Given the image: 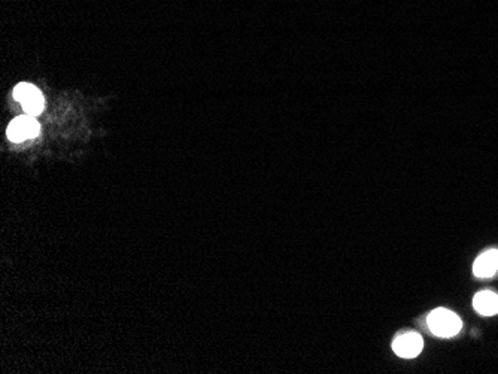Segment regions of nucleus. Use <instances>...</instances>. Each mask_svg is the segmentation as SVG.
Instances as JSON below:
<instances>
[{"label":"nucleus","instance_id":"f257e3e1","mask_svg":"<svg viewBox=\"0 0 498 374\" xmlns=\"http://www.w3.org/2000/svg\"><path fill=\"white\" fill-rule=\"evenodd\" d=\"M427 323L432 334L445 338L457 336L462 328V321L460 316L443 307L432 311L427 318Z\"/></svg>","mask_w":498,"mask_h":374},{"label":"nucleus","instance_id":"f03ea898","mask_svg":"<svg viewBox=\"0 0 498 374\" xmlns=\"http://www.w3.org/2000/svg\"><path fill=\"white\" fill-rule=\"evenodd\" d=\"M14 97H15V100L23 105L24 110L27 112V115H31V117L39 115L43 109V105H45L43 95L41 94V91L36 87H33L31 84H27V83L19 84L17 87L14 88Z\"/></svg>","mask_w":498,"mask_h":374},{"label":"nucleus","instance_id":"7ed1b4c3","mask_svg":"<svg viewBox=\"0 0 498 374\" xmlns=\"http://www.w3.org/2000/svg\"><path fill=\"white\" fill-rule=\"evenodd\" d=\"M38 133H39V123L31 115L15 118L8 127V137L12 142H24L27 139L36 137Z\"/></svg>","mask_w":498,"mask_h":374},{"label":"nucleus","instance_id":"20e7f679","mask_svg":"<svg viewBox=\"0 0 498 374\" xmlns=\"http://www.w3.org/2000/svg\"><path fill=\"white\" fill-rule=\"evenodd\" d=\"M422 348H424V341H422V337L417 333L401 334L394 340L393 343V350L400 358H415L421 353Z\"/></svg>","mask_w":498,"mask_h":374},{"label":"nucleus","instance_id":"39448f33","mask_svg":"<svg viewBox=\"0 0 498 374\" xmlns=\"http://www.w3.org/2000/svg\"><path fill=\"white\" fill-rule=\"evenodd\" d=\"M498 271V251L491 249L482 254L473 266V273L477 278H491Z\"/></svg>","mask_w":498,"mask_h":374},{"label":"nucleus","instance_id":"423d86ee","mask_svg":"<svg viewBox=\"0 0 498 374\" xmlns=\"http://www.w3.org/2000/svg\"><path fill=\"white\" fill-rule=\"evenodd\" d=\"M476 311L484 316H494L498 313V294L492 291H482L473 298Z\"/></svg>","mask_w":498,"mask_h":374}]
</instances>
